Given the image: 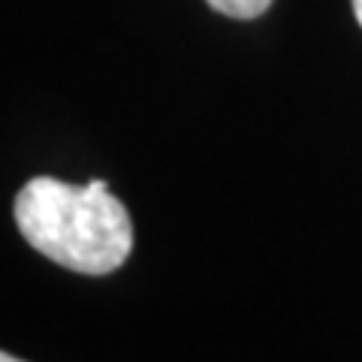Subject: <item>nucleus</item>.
Masks as SVG:
<instances>
[{
  "mask_svg": "<svg viewBox=\"0 0 362 362\" xmlns=\"http://www.w3.org/2000/svg\"><path fill=\"white\" fill-rule=\"evenodd\" d=\"M0 362H21V359H16L13 354H0Z\"/></svg>",
  "mask_w": 362,
  "mask_h": 362,
  "instance_id": "20e7f679",
  "label": "nucleus"
},
{
  "mask_svg": "<svg viewBox=\"0 0 362 362\" xmlns=\"http://www.w3.org/2000/svg\"><path fill=\"white\" fill-rule=\"evenodd\" d=\"M350 6H354V16H356V21L362 25V0H350Z\"/></svg>",
  "mask_w": 362,
  "mask_h": 362,
  "instance_id": "7ed1b4c3",
  "label": "nucleus"
},
{
  "mask_svg": "<svg viewBox=\"0 0 362 362\" xmlns=\"http://www.w3.org/2000/svg\"><path fill=\"white\" fill-rule=\"evenodd\" d=\"M16 223L30 247L78 275H109L133 251L130 214L100 178H30L16 197Z\"/></svg>",
  "mask_w": 362,
  "mask_h": 362,
  "instance_id": "f257e3e1",
  "label": "nucleus"
},
{
  "mask_svg": "<svg viewBox=\"0 0 362 362\" xmlns=\"http://www.w3.org/2000/svg\"><path fill=\"white\" fill-rule=\"evenodd\" d=\"M206 4L221 16H230V18H259L272 6V0H206Z\"/></svg>",
  "mask_w": 362,
  "mask_h": 362,
  "instance_id": "f03ea898",
  "label": "nucleus"
}]
</instances>
